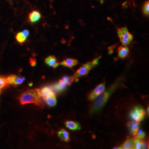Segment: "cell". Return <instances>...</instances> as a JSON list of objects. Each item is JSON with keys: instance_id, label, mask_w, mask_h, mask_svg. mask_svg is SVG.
I'll return each mask as SVG.
<instances>
[{"instance_id": "cell-19", "label": "cell", "mask_w": 149, "mask_h": 149, "mask_svg": "<svg viewBox=\"0 0 149 149\" xmlns=\"http://www.w3.org/2000/svg\"><path fill=\"white\" fill-rule=\"evenodd\" d=\"M61 80H62L66 85L70 86L72 83L74 81V76H63Z\"/></svg>"}, {"instance_id": "cell-25", "label": "cell", "mask_w": 149, "mask_h": 149, "mask_svg": "<svg viewBox=\"0 0 149 149\" xmlns=\"http://www.w3.org/2000/svg\"><path fill=\"white\" fill-rule=\"evenodd\" d=\"M26 80V79L24 77H21V76H17L15 82L14 84V85L17 86L22 84L24 81Z\"/></svg>"}, {"instance_id": "cell-4", "label": "cell", "mask_w": 149, "mask_h": 149, "mask_svg": "<svg viewBox=\"0 0 149 149\" xmlns=\"http://www.w3.org/2000/svg\"><path fill=\"white\" fill-rule=\"evenodd\" d=\"M146 116V112L144 108L140 106L135 107L130 111L129 117L131 120L135 122H140L144 119Z\"/></svg>"}, {"instance_id": "cell-20", "label": "cell", "mask_w": 149, "mask_h": 149, "mask_svg": "<svg viewBox=\"0 0 149 149\" xmlns=\"http://www.w3.org/2000/svg\"><path fill=\"white\" fill-rule=\"evenodd\" d=\"M16 39L17 41L21 44H22L23 43H24L25 41L27 39V38L22 33V32H19L18 33L16 36Z\"/></svg>"}, {"instance_id": "cell-5", "label": "cell", "mask_w": 149, "mask_h": 149, "mask_svg": "<svg viewBox=\"0 0 149 149\" xmlns=\"http://www.w3.org/2000/svg\"><path fill=\"white\" fill-rule=\"evenodd\" d=\"M93 68V66L91 62H88L85 64L82 65L79 69L77 70L74 76V81H78L79 78L82 76H84L88 74L90 70Z\"/></svg>"}, {"instance_id": "cell-27", "label": "cell", "mask_w": 149, "mask_h": 149, "mask_svg": "<svg viewBox=\"0 0 149 149\" xmlns=\"http://www.w3.org/2000/svg\"><path fill=\"white\" fill-rule=\"evenodd\" d=\"M29 63L31 64V65L32 66H35L37 65V62H36V60L35 58L33 59V58H31L29 60Z\"/></svg>"}, {"instance_id": "cell-3", "label": "cell", "mask_w": 149, "mask_h": 149, "mask_svg": "<svg viewBox=\"0 0 149 149\" xmlns=\"http://www.w3.org/2000/svg\"><path fill=\"white\" fill-rule=\"evenodd\" d=\"M118 35L120 42L123 45L128 46L133 39V36L128 31L126 27H123L117 29Z\"/></svg>"}, {"instance_id": "cell-6", "label": "cell", "mask_w": 149, "mask_h": 149, "mask_svg": "<svg viewBox=\"0 0 149 149\" xmlns=\"http://www.w3.org/2000/svg\"><path fill=\"white\" fill-rule=\"evenodd\" d=\"M106 90V84L104 82L99 84L93 91H92L88 95V99L89 101H93L96 97Z\"/></svg>"}, {"instance_id": "cell-9", "label": "cell", "mask_w": 149, "mask_h": 149, "mask_svg": "<svg viewBox=\"0 0 149 149\" xmlns=\"http://www.w3.org/2000/svg\"><path fill=\"white\" fill-rule=\"evenodd\" d=\"M39 92H40V94L42 96L43 100L47 96L52 95L53 94H55V92L54 91L52 87H50V86L43 87V88H42L41 89L39 90Z\"/></svg>"}, {"instance_id": "cell-15", "label": "cell", "mask_w": 149, "mask_h": 149, "mask_svg": "<svg viewBox=\"0 0 149 149\" xmlns=\"http://www.w3.org/2000/svg\"><path fill=\"white\" fill-rule=\"evenodd\" d=\"M135 140L134 139H128L119 149H134Z\"/></svg>"}, {"instance_id": "cell-28", "label": "cell", "mask_w": 149, "mask_h": 149, "mask_svg": "<svg viewBox=\"0 0 149 149\" xmlns=\"http://www.w3.org/2000/svg\"><path fill=\"white\" fill-rule=\"evenodd\" d=\"M22 33H23V34L27 38L28 37V36H29V31L27 30V29H25V30H24V31H22Z\"/></svg>"}, {"instance_id": "cell-17", "label": "cell", "mask_w": 149, "mask_h": 149, "mask_svg": "<svg viewBox=\"0 0 149 149\" xmlns=\"http://www.w3.org/2000/svg\"><path fill=\"white\" fill-rule=\"evenodd\" d=\"M66 87V85L60 79L58 83L55 84L53 87H52V88L53 89L54 91H56L57 92H61L64 90Z\"/></svg>"}, {"instance_id": "cell-16", "label": "cell", "mask_w": 149, "mask_h": 149, "mask_svg": "<svg viewBox=\"0 0 149 149\" xmlns=\"http://www.w3.org/2000/svg\"><path fill=\"white\" fill-rule=\"evenodd\" d=\"M41 18V15L40 12L37 11H32L29 15V21L32 23H35L38 21Z\"/></svg>"}, {"instance_id": "cell-11", "label": "cell", "mask_w": 149, "mask_h": 149, "mask_svg": "<svg viewBox=\"0 0 149 149\" xmlns=\"http://www.w3.org/2000/svg\"><path fill=\"white\" fill-rule=\"evenodd\" d=\"M79 64L78 61L76 59H72V58H68V59H65L62 62L60 63V65L67 67L69 68H72L76 65Z\"/></svg>"}, {"instance_id": "cell-31", "label": "cell", "mask_w": 149, "mask_h": 149, "mask_svg": "<svg viewBox=\"0 0 149 149\" xmlns=\"http://www.w3.org/2000/svg\"><path fill=\"white\" fill-rule=\"evenodd\" d=\"M0 93H1V90H0Z\"/></svg>"}, {"instance_id": "cell-10", "label": "cell", "mask_w": 149, "mask_h": 149, "mask_svg": "<svg viewBox=\"0 0 149 149\" xmlns=\"http://www.w3.org/2000/svg\"><path fill=\"white\" fill-rule=\"evenodd\" d=\"M45 63L50 67H52L53 68H56L60 65V63L57 61L56 57L54 55L49 56L47 58H45Z\"/></svg>"}, {"instance_id": "cell-12", "label": "cell", "mask_w": 149, "mask_h": 149, "mask_svg": "<svg viewBox=\"0 0 149 149\" xmlns=\"http://www.w3.org/2000/svg\"><path fill=\"white\" fill-rule=\"evenodd\" d=\"M64 124L66 128L72 130H77L81 129V125L78 122L72 120H66L64 122Z\"/></svg>"}, {"instance_id": "cell-1", "label": "cell", "mask_w": 149, "mask_h": 149, "mask_svg": "<svg viewBox=\"0 0 149 149\" xmlns=\"http://www.w3.org/2000/svg\"><path fill=\"white\" fill-rule=\"evenodd\" d=\"M22 105L27 104H34L40 107L44 106L43 100L39 92V89L28 90L22 93L18 98Z\"/></svg>"}, {"instance_id": "cell-18", "label": "cell", "mask_w": 149, "mask_h": 149, "mask_svg": "<svg viewBox=\"0 0 149 149\" xmlns=\"http://www.w3.org/2000/svg\"><path fill=\"white\" fill-rule=\"evenodd\" d=\"M135 140V145H134V149H144V147L146 146V143L143 140V139H136Z\"/></svg>"}, {"instance_id": "cell-24", "label": "cell", "mask_w": 149, "mask_h": 149, "mask_svg": "<svg viewBox=\"0 0 149 149\" xmlns=\"http://www.w3.org/2000/svg\"><path fill=\"white\" fill-rule=\"evenodd\" d=\"M8 85L6 81L5 77L0 76V90L5 87L6 86Z\"/></svg>"}, {"instance_id": "cell-2", "label": "cell", "mask_w": 149, "mask_h": 149, "mask_svg": "<svg viewBox=\"0 0 149 149\" xmlns=\"http://www.w3.org/2000/svg\"><path fill=\"white\" fill-rule=\"evenodd\" d=\"M111 94V91H103L99 96H97L94 100V103L91 107V113H95L101 109L106 103Z\"/></svg>"}, {"instance_id": "cell-8", "label": "cell", "mask_w": 149, "mask_h": 149, "mask_svg": "<svg viewBox=\"0 0 149 149\" xmlns=\"http://www.w3.org/2000/svg\"><path fill=\"white\" fill-rule=\"evenodd\" d=\"M140 122H135V121H130L127 123V127L129 128L130 133L132 134L134 136L137 133L139 128Z\"/></svg>"}, {"instance_id": "cell-32", "label": "cell", "mask_w": 149, "mask_h": 149, "mask_svg": "<svg viewBox=\"0 0 149 149\" xmlns=\"http://www.w3.org/2000/svg\"><path fill=\"white\" fill-rule=\"evenodd\" d=\"M100 1H102V0H100Z\"/></svg>"}, {"instance_id": "cell-21", "label": "cell", "mask_w": 149, "mask_h": 149, "mask_svg": "<svg viewBox=\"0 0 149 149\" xmlns=\"http://www.w3.org/2000/svg\"><path fill=\"white\" fill-rule=\"evenodd\" d=\"M17 76L16 74H10L6 77L7 84L10 85H14Z\"/></svg>"}, {"instance_id": "cell-22", "label": "cell", "mask_w": 149, "mask_h": 149, "mask_svg": "<svg viewBox=\"0 0 149 149\" xmlns=\"http://www.w3.org/2000/svg\"><path fill=\"white\" fill-rule=\"evenodd\" d=\"M145 136H146V134H145V133L144 132V131L141 129H139L137 133L134 136V139H144V138L145 137Z\"/></svg>"}, {"instance_id": "cell-26", "label": "cell", "mask_w": 149, "mask_h": 149, "mask_svg": "<svg viewBox=\"0 0 149 149\" xmlns=\"http://www.w3.org/2000/svg\"><path fill=\"white\" fill-rule=\"evenodd\" d=\"M101 58V56H100V58H97L96 59H93L92 61H91V63L92 64L93 68L96 66V65H97L98 64V61H99V60Z\"/></svg>"}, {"instance_id": "cell-30", "label": "cell", "mask_w": 149, "mask_h": 149, "mask_svg": "<svg viewBox=\"0 0 149 149\" xmlns=\"http://www.w3.org/2000/svg\"><path fill=\"white\" fill-rule=\"evenodd\" d=\"M148 114H149V107H148Z\"/></svg>"}, {"instance_id": "cell-7", "label": "cell", "mask_w": 149, "mask_h": 149, "mask_svg": "<svg viewBox=\"0 0 149 149\" xmlns=\"http://www.w3.org/2000/svg\"><path fill=\"white\" fill-rule=\"evenodd\" d=\"M129 53V49L127 46L121 45L118 48V56L120 59L126 58Z\"/></svg>"}, {"instance_id": "cell-29", "label": "cell", "mask_w": 149, "mask_h": 149, "mask_svg": "<svg viewBox=\"0 0 149 149\" xmlns=\"http://www.w3.org/2000/svg\"><path fill=\"white\" fill-rule=\"evenodd\" d=\"M29 85L30 86H32V85H33V84H32V83H30V84H29Z\"/></svg>"}, {"instance_id": "cell-14", "label": "cell", "mask_w": 149, "mask_h": 149, "mask_svg": "<svg viewBox=\"0 0 149 149\" xmlns=\"http://www.w3.org/2000/svg\"><path fill=\"white\" fill-rule=\"evenodd\" d=\"M44 101H45L48 106L50 107L55 106L57 103V101L55 94L47 96L44 99Z\"/></svg>"}, {"instance_id": "cell-13", "label": "cell", "mask_w": 149, "mask_h": 149, "mask_svg": "<svg viewBox=\"0 0 149 149\" xmlns=\"http://www.w3.org/2000/svg\"><path fill=\"white\" fill-rule=\"evenodd\" d=\"M58 135L61 140L65 142L68 143L70 140L69 133L64 129H61L59 130L58 132Z\"/></svg>"}, {"instance_id": "cell-23", "label": "cell", "mask_w": 149, "mask_h": 149, "mask_svg": "<svg viewBox=\"0 0 149 149\" xmlns=\"http://www.w3.org/2000/svg\"><path fill=\"white\" fill-rule=\"evenodd\" d=\"M143 12L144 15L149 16V1L148 0L144 3L143 8Z\"/></svg>"}]
</instances>
